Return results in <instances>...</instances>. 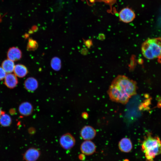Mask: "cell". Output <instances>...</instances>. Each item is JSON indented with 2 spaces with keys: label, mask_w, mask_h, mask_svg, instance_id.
I'll list each match as a JSON object with an SVG mask.
<instances>
[{
  "label": "cell",
  "mask_w": 161,
  "mask_h": 161,
  "mask_svg": "<svg viewBox=\"0 0 161 161\" xmlns=\"http://www.w3.org/2000/svg\"><path fill=\"white\" fill-rule=\"evenodd\" d=\"M137 89L135 81L124 75H119L112 80L107 94L112 101L126 104L136 94Z\"/></svg>",
  "instance_id": "cell-1"
},
{
  "label": "cell",
  "mask_w": 161,
  "mask_h": 161,
  "mask_svg": "<svg viewBox=\"0 0 161 161\" xmlns=\"http://www.w3.org/2000/svg\"><path fill=\"white\" fill-rule=\"evenodd\" d=\"M145 161H154V159L161 154V140L158 137L148 134L141 145Z\"/></svg>",
  "instance_id": "cell-2"
},
{
  "label": "cell",
  "mask_w": 161,
  "mask_h": 161,
  "mask_svg": "<svg viewBox=\"0 0 161 161\" xmlns=\"http://www.w3.org/2000/svg\"><path fill=\"white\" fill-rule=\"evenodd\" d=\"M142 54L148 60L157 59L161 61V37L148 38L142 44Z\"/></svg>",
  "instance_id": "cell-3"
},
{
  "label": "cell",
  "mask_w": 161,
  "mask_h": 161,
  "mask_svg": "<svg viewBox=\"0 0 161 161\" xmlns=\"http://www.w3.org/2000/svg\"><path fill=\"white\" fill-rule=\"evenodd\" d=\"M75 138L72 134L69 133L62 135L59 140L60 145L65 150H69L72 148L75 145Z\"/></svg>",
  "instance_id": "cell-4"
},
{
  "label": "cell",
  "mask_w": 161,
  "mask_h": 161,
  "mask_svg": "<svg viewBox=\"0 0 161 161\" xmlns=\"http://www.w3.org/2000/svg\"><path fill=\"white\" fill-rule=\"evenodd\" d=\"M135 17V14L133 10L127 7L122 9L119 13L120 19L122 21L126 23L132 21Z\"/></svg>",
  "instance_id": "cell-5"
},
{
  "label": "cell",
  "mask_w": 161,
  "mask_h": 161,
  "mask_svg": "<svg viewBox=\"0 0 161 161\" xmlns=\"http://www.w3.org/2000/svg\"><path fill=\"white\" fill-rule=\"evenodd\" d=\"M80 150L83 154L90 155L95 152L96 147L95 143L90 140H85L81 144Z\"/></svg>",
  "instance_id": "cell-6"
},
{
  "label": "cell",
  "mask_w": 161,
  "mask_h": 161,
  "mask_svg": "<svg viewBox=\"0 0 161 161\" xmlns=\"http://www.w3.org/2000/svg\"><path fill=\"white\" fill-rule=\"evenodd\" d=\"M80 134L81 137L84 140H91L95 137L96 131L92 126H85L81 129Z\"/></svg>",
  "instance_id": "cell-7"
},
{
  "label": "cell",
  "mask_w": 161,
  "mask_h": 161,
  "mask_svg": "<svg viewBox=\"0 0 161 161\" xmlns=\"http://www.w3.org/2000/svg\"><path fill=\"white\" fill-rule=\"evenodd\" d=\"M40 154V151L38 149L31 148L25 152L23 158L25 161H36L39 158Z\"/></svg>",
  "instance_id": "cell-8"
},
{
  "label": "cell",
  "mask_w": 161,
  "mask_h": 161,
  "mask_svg": "<svg viewBox=\"0 0 161 161\" xmlns=\"http://www.w3.org/2000/svg\"><path fill=\"white\" fill-rule=\"evenodd\" d=\"M18 110L19 113L24 116H30L32 113L33 108L32 105L28 102H24L19 106Z\"/></svg>",
  "instance_id": "cell-9"
},
{
  "label": "cell",
  "mask_w": 161,
  "mask_h": 161,
  "mask_svg": "<svg viewBox=\"0 0 161 161\" xmlns=\"http://www.w3.org/2000/svg\"><path fill=\"white\" fill-rule=\"evenodd\" d=\"M22 55L20 49L16 47H12L9 49L7 52L8 59L13 61H16L20 60Z\"/></svg>",
  "instance_id": "cell-10"
},
{
  "label": "cell",
  "mask_w": 161,
  "mask_h": 161,
  "mask_svg": "<svg viewBox=\"0 0 161 161\" xmlns=\"http://www.w3.org/2000/svg\"><path fill=\"white\" fill-rule=\"evenodd\" d=\"M4 79L5 85L10 89H13L15 87L18 83L17 76L11 73L6 74Z\"/></svg>",
  "instance_id": "cell-11"
},
{
  "label": "cell",
  "mask_w": 161,
  "mask_h": 161,
  "mask_svg": "<svg viewBox=\"0 0 161 161\" xmlns=\"http://www.w3.org/2000/svg\"><path fill=\"white\" fill-rule=\"evenodd\" d=\"M118 147L122 152L124 153L130 152L132 148V144L130 140L126 137L122 139L119 142Z\"/></svg>",
  "instance_id": "cell-12"
},
{
  "label": "cell",
  "mask_w": 161,
  "mask_h": 161,
  "mask_svg": "<svg viewBox=\"0 0 161 161\" xmlns=\"http://www.w3.org/2000/svg\"><path fill=\"white\" fill-rule=\"evenodd\" d=\"M24 88L29 92H33L38 88V83L36 79L33 77L27 78L24 83Z\"/></svg>",
  "instance_id": "cell-13"
},
{
  "label": "cell",
  "mask_w": 161,
  "mask_h": 161,
  "mask_svg": "<svg viewBox=\"0 0 161 161\" xmlns=\"http://www.w3.org/2000/svg\"><path fill=\"white\" fill-rule=\"evenodd\" d=\"M13 72L16 76L21 78L25 77L28 73L27 67L24 65L20 64L15 65Z\"/></svg>",
  "instance_id": "cell-14"
},
{
  "label": "cell",
  "mask_w": 161,
  "mask_h": 161,
  "mask_svg": "<svg viewBox=\"0 0 161 161\" xmlns=\"http://www.w3.org/2000/svg\"><path fill=\"white\" fill-rule=\"evenodd\" d=\"M15 66L14 61L8 59L4 60L1 64V67L7 73L13 72Z\"/></svg>",
  "instance_id": "cell-15"
},
{
  "label": "cell",
  "mask_w": 161,
  "mask_h": 161,
  "mask_svg": "<svg viewBox=\"0 0 161 161\" xmlns=\"http://www.w3.org/2000/svg\"><path fill=\"white\" fill-rule=\"evenodd\" d=\"M12 119L10 116L4 112L0 117V124L4 127L9 126L12 123Z\"/></svg>",
  "instance_id": "cell-16"
},
{
  "label": "cell",
  "mask_w": 161,
  "mask_h": 161,
  "mask_svg": "<svg viewBox=\"0 0 161 161\" xmlns=\"http://www.w3.org/2000/svg\"><path fill=\"white\" fill-rule=\"evenodd\" d=\"M50 64L52 69L55 71L59 70L61 67V61L58 57L53 58L51 61Z\"/></svg>",
  "instance_id": "cell-17"
},
{
  "label": "cell",
  "mask_w": 161,
  "mask_h": 161,
  "mask_svg": "<svg viewBox=\"0 0 161 161\" xmlns=\"http://www.w3.org/2000/svg\"><path fill=\"white\" fill-rule=\"evenodd\" d=\"M38 46L36 41L32 38H29L27 44V49L28 51H33L37 48Z\"/></svg>",
  "instance_id": "cell-18"
},
{
  "label": "cell",
  "mask_w": 161,
  "mask_h": 161,
  "mask_svg": "<svg viewBox=\"0 0 161 161\" xmlns=\"http://www.w3.org/2000/svg\"><path fill=\"white\" fill-rule=\"evenodd\" d=\"M6 73L1 67L0 66V80L4 79L6 75Z\"/></svg>",
  "instance_id": "cell-19"
},
{
  "label": "cell",
  "mask_w": 161,
  "mask_h": 161,
  "mask_svg": "<svg viewBox=\"0 0 161 161\" xmlns=\"http://www.w3.org/2000/svg\"><path fill=\"white\" fill-rule=\"evenodd\" d=\"M106 3H112L114 2L115 0H101Z\"/></svg>",
  "instance_id": "cell-20"
},
{
  "label": "cell",
  "mask_w": 161,
  "mask_h": 161,
  "mask_svg": "<svg viewBox=\"0 0 161 161\" xmlns=\"http://www.w3.org/2000/svg\"><path fill=\"white\" fill-rule=\"evenodd\" d=\"M82 117L84 118H86L88 117V115L87 113L83 112L82 114Z\"/></svg>",
  "instance_id": "cell-21"
},
{
  "label": "cell",
  "mask_w": 161,
  "mask_h": 161,
  "mask_svg": "<svg viewBox=\"0 0 161 161\" xmlns=\"http://www.w3.org/2000/svg\"><path fill=\"white\" fill-rule=\"evenodd\" d=\"M4 112L2 111L1 108H0V117L1 115L4 113Z\"/></svg>",
  "instance_id": "cell-22"
}]
</instances>
